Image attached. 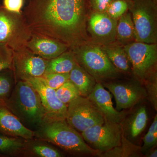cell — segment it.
I'll list each match as a JSON object with an SVG mask.
<instances>
[{"label":"cell","mask_w":157,"mask_h":157,"mask_svg":"<svg viewBox=\"0 0 157 157\" xmlns=\"http://www.w3.org/2000/svg\"><path fill=\"white\" fill-rule=\"evenodd\" d=\"M22 14L32 34L56 39L70 49L90 42L87 0H29Z\"/></svg>","instance_id":"obj_1"},{"label":"cell","mask_w":157,"mask_h":157,"mask_svg":"<svg viewBox=\"0 0 157 157\" xmlns=\"http://www.w3.org/2000/svg\"><path fill=\"white\" fill-rule=\"evenodd\" d=\"M4 104L24 126L33 132L45 120V109L39 94L27 81L16 82Z\"/></svg>","instance_id":"obj_2"},{"label":"cell","mask_w":157,"mask_h":157,"mask_svg":"<svg viewBox=\"0 0 157 157\" xmlns=\"http://www.w3.org/2000/svg\"><path fill=\"white\" fill-rule=\"evenodd\" d=\"M34 133L35 138L54 144L70 153L99 156L102 153L90 147L81 134L71 127L66 119L45 120Z\"/></svg>","instance_id":"obj_3"},{"label":"cell","mask_w":157,"mask_h":157,"mask_svg":"<svg viewBox=\"0 0 157 157\" xmlns=\"http://www.w3.org/2000/svg\"><path fill=\"white\" fill-rule=\"evenodd\" d=\"M70 49L77 63L97 82H107L119 76L120 71L109 60L101 45L89 42Z\"/></svg>","instance_id":"obj_4"},{"label":"cell","mask_w":157,"mask_h":157,"mask_svg":"<svg viewBox=\"0 0 157 157\" xmlns=\"http://www.w3.org/2000/svg\"><path fill=\"white\" fill-rule=\"evenodd\" d=\"M157 5L152 0H129L128 11L135 26L136 42L157 43Z\"/></svg>","instance_id":"obj_5"},{"label":"cell","mask_w":157,"mask_h":157,"mask_svg":"<svg viewBox=\"0 0 157 157\" xmlns=\"http://www.w3.org/2000/svg\"><path fill=\"white\" fill-rule=\"evenodd\" d=\"M32 35L22 13L10 12L0 6V43L17 51L27 48Z\"/></svg>","instance_id":"obj_6"},{"label":"cell","mask_w":157,"mask_h":157,"mask_svg":"<svg viewBox=\"0 0 157 157\" xmlns=\"http://www.w3.org/2000/svg\"><path fill=\"white\" fill-rule=\"evenodd\" d=\"M66 120L80 133L90 127L102 124L105 121L92 101L87 97L81 96L68 104Z\"/></svg>","instance_id":"obj_7"},{"label":"cell","mask_w":157,"mask_h":157,"mask_svg":"<svg viewBox=\"0 0 157 157\" xmlns=\"http://www.w3.org/2000/svg\"><path fill=\"white\" fill-rule=\"evenodd\" d=\"M138 80L144 81L155 71L157 63V43L135 42L123 46Z\"/></svg>","instance_id":"obj_8"},{"label":"cell","mask_w":157,"mask_h":157,"mask_svg":"<svg viewBox=\"0 0 157 157\" xmlns=\"http://www.w3.org/2000/svg\"><path fill=\"white\" fill-rule=\"evenodd\" d=\"M121 124L105 121L102 124L88 128L81 134L90 147L102 153L121 145L124 132Z\"/></svg>","instance_id":"obj_9"},{"label":"cell","mask_w":157,"mask_h":157,"mask_svg":"<svg viewBox=\"0 0 157 157\" xmlns=\"http://www.w3.org/2000/svg\"><path fill=\"white\" fill-rule=\"evenodd\" d=\"M48 61L27 48L14 52L12 71L16 82L42 77L45 73Z\"/></svg>","instance_id":"obj_10"},{"label":"cell","mask_w":157,"mask_h":157,"mask_svg":"<svg viewBox=\"0 0 157 157\" xmlns=\"http://www.w3.org/2000/svg\"><path fill=\"white\" fill-rule=\"evenodd\" d=\"M102 84L114 96L117 111L131 108L147 97L145 89L138 81L107 82Z\"/></svg>","instance_id":"obj_11"},{"label":"cell","mask_w":157,"mask_h":157,"mask_svg":"<svg viewBox=\"0 0 157 157\" xmlns=\"http://www.w3.org/2000/svg\"><path fill=\"white\" fill-rule=\"evenodd\" d=\"M117 21L105 12L93 11L88 17L87 23V31L91 36V42L101 46L114 43Z\"/></svg>","instance_id":"obj_12"},{"label":"cell","mask_w":157,"mask_h":157,"mask_svg":"<svg viewBox=\"0 0 157 157\" xmlns=\"http://www.w3.org/2000/svg\"><path fill=\"white\" fill-rule=\"evenodd\" d=\"M37 91L45 109V120L54 121L66 119L67 106L57 97L56 90L49 87L42 77L27 80Z\"/></svg>","instance_id":"obj_13"},{"label":"cell","mask_w":157,"mask_h":157,"mask_svg":"<svg viewBox=\"0 0 157 157\" xmlns=\"http://www.w3.org/2000/svg\"><path fill=\"white\" fill-rule=\"evenodd\" d=\"M92 101L103 115L105 121L114 123H122L126 116L124 111H117L113 107L112 96L102 83L97 82L87 97Z\"/></svg>","instance_id":"obj_14"},{"label":"cell","mask_w":157,"mask_h":157,"mask_svg":"<svg viewBox=\"0 0 157 157\" xmlns=\"http://www.w3.org/2000/svg\"><path fill=\"white\" fill-rule=\"evenodd\" d=\"M27 48L42 58L49 60L70 49L67 44L53 38L32 34Z\"/></svg>","instance_id":"obj_15"},{"label":"cell","mask_w":157,"mask_h":157,"mask_svg":"<svg viewBox=\"0 0 157 157\" xmlns=\"http://www.w3.org/2000/svg\"><path fill=\"white\" fill-rule=\"evenodd\" d=\"M0 134L26 140L34 138L33 131L24 126L4 103H0Z\"/></svg>","instance_id":"obj_16"},{"label":"cell","mask_w":157,"mask_h":157,"mask_svg":"<svg viewBox=\"0 0 157 157\" xmlns=\"http://www.w3.org/2000/svg\"><path fill=\"white\" fill-rule=\"evenodd\" d=\"M21 156L61 157V152L45 140L35 138L25 141Z\"/></svg>","instance_id":"obj_17"},{"label":"cell","mask_w":157,"mask_h":157,"mask_svg":"<svg viewBox=\"0 0 157 157\" xmlns=\"http://www.w3.org/2000/svg\"><path fill=\"white\" fill-rule=\"evenodd\" d=\"M69 80L78 89L80 96L84 97H88L97 83L95 78L77 63L70 71Z\"/></svg>","instance_id":"obj_18"},{"label":"cell","mask_w":157,"mask_h":157,"mask_svg":"<svg viewBox=\"0 0 157 157\" xmlns=\"http://www.w3.org/2000/svg\"><path fill=\"white\" fill-rule=\"evenodd\" d=\"M106 55L119 71L128 72L132 65L124 47L115 43L101 46Z\"/></svg>","instance_id":"obj_19"},{"label":"cell","mask_w":157,"mask_h":157,"mask_svg":"<svg viewBox=\"0 0 157 157\" xmlns=\"http://www.w3.org/2000/svg\"><path fill=\"white\" fill-rule=\"evenodd\" d=\"M135 31L132 16L128 11L117 21L116 29V40L121 45H124L135 42Z\"/></svg>","instance_id":"obj_20"},{"label":"cell","mask_w":157,"mask_h":157,"mask_svg":"<svg viewBox=\"0 0 157 157\" xmlns=\"http://www.w3.org/2000/svg\"><path fill=\"white\" fill-rule=\"evenodd\" d=\"M76 63L73 52L69 49L58 56L48 60L44 74L70 73Z\"/></svg>","instance_id":"obj_21"},{"label":"cell","mask_w":157,"mask_h":157,"mask_svg":"<svg viewBox=\"0 0 157 157\" xmlns=\"http://www.w3.org/2000/svg\"><path fill=\"white\" fill-rule=\"evenodd\" d=\"M148 120L146 107H140L132 114L128 120L127 132L129 137L135 138L143 132Z\"/></svg>","instance_id":"obj_22"},{"label":"cell","mask_w":157,"mask_h":157,"mask_svg":"<svg viewBox=\"0 0 157 157\" xmlns=\"http://www.w3.org/2000/svg\"><path fill=\"white\" fill-rule=\"evenodd\" d=\"M26 140L0 134V155L6 156H21Z\"/></svg>","instance_id":"obj_23"},{"label":"cell","mask_w":157,"mask_h":157,"mask_svg":"<svg viewBox=\"0 0 157 157\" xmlns=\"http://www.w3.org/2000/svg\"><path fill=\"white\" fill-rule=\"evenodd\" d=\"M141 152L140 147L136 146L129 141L123 134L121 143L108 151L102 153L99 156L106 157H138Z\"/></svg>","instance_id":"obj_24"},{"label":"cell","mask_w":157,"mask_h":157,"mask_svg":"<svg viewBox=\"0 0 157 157\" xmlns=\"http://www.w3.org/2000/svg\"><path fill=\"white\" fill-rule=\"evenodd\" d=\"M16 81L11 70L0 72V103H4L11 96Z\"/></svg>","instance_id":"obj_25"},{"label":"cell","mask_w":157,"mask_h":157,"mask_svg":"<svg viewBox=\"0 0 157 157\" xmlns=\"http://www.w3.org/2000/svg\"><path fill=\"white\" fill-rule=\"evenodd\" d=\"M56 93L59 100L67 106L71 101L80 96L78 89L70 80L56 90Z\"/></svg>","instance_id":"obj_26"},{"label":"cell","mask_w":157,"mask_h":157,"mask_svg":"<svg viewBox=\"0 0 157 157\" xmlns=\"http://www.w3.org/2000/svg\"><path fill=\"white\" fill-rule=\"evenodd\" d=\"M144 81L145 82L147 97L154 107L157 110V76L155 71L152 73Z\"/></svg>","instance_id":"obj_27"},{"label":"cell","mask_w":157,"mask_h":157,"mask_svg":"<svg viewBox=\"0 0 157 157\" xmlns=\"http://www.w3.org/2000/svg\"><path fill=\"white\" fill-rule=\"evenodd\" d=\"M129 0H112L105 13L113 19L118 20L128 10Z\"/></svg>","instance_id":"obj_28"},{"label":"cell","mask_w":157,"mask_h":157,"mask_svg":"<svg viewBox=\"0 0 157 157\" xmlns=\"http://www.w3.org/2000/svg\"><path fill=\"white\" fill-rule=\"evenodd\" d=\"M143 145L141 148L142 154L156 145L157 143V116L155 117L150 127L148 132L143 138Z\"/></svg>","instance_id":"obj_29"},{"label":"cell","mask_w":157,"mask_h":157,"mask_svg":"<svg viewBox=\"0 0 157 157\" xmlns=\"http://www.w3.org/2000/svg\"><path fill=\"white\" fill-rule=\"evenodd\" d=\"M44 81L49 87L56 90L69 80L70 73H49L42 76Z\"/></svg>","instance_id":"obj_30"},{"label":"cell","mask_w":157,"mask_h":157,"mask_svg":"<svg viewBox=\"0 0 157 157\" xmlns=\"http://www.w3.org/2000/svg\"><path fill=\"white\" fill-rule=\"evenodd\" d=\"M13 53L14 52L8 46L0 43V72L12 70Z\"/></svg>","instance_id":"obj_31"},{"label":"cell","mask_w":157,"mask_h":157,"mask_svg":"<svg viewBox=\"0 0 157 157\" xmlns=\"http://www.w3.org/2000/svg\"><path fill=\"white\" fill-rule=\"evenodd\" d=\"M24 0H3L4 9L7 11L17 14H21V10Z\"/></svg>","instance_id":"obj_32"},{"label":"cell","mask_w":157,"mask_h":157,"mask_svg":"<svg viewBox=\"0 0 157 157\" xmlns=\"http://www.w3.org/2000/svg\"><path fill=\"white\" fill-rule=\"evenodd\" d=\"M112 0H90L93 11L105 12Z\"/></svg>","instance_id":"obj_33"},{"label":"cell","mask_w":157,"mask_h":157,"mask_svg":"<svg viewBox=\"0 0 157 157\" xmlns=\"http://www.w3.org/2000/svg\"><path fill=\"white\" fill-rule=\"evenodd\" d=\"M145 155L148 157H157V149L152 150L151 148L149 150L145 153Z\"/></svg>","instance_id":"obj_34"},{"label":"cell","mask_w":157,"mask_h":157,"mask_svg":"<svg viewBox=\"0 0 157 157\" xmlns=\"http://www.w3.org/2000/svg\"><path fill=\"white\" fill-rule=\"evenodd\" d=\"M29 1V0H24V2L25 3L26 5L28 3Z\"/></svg>","instance_id":"obj_35"},{"label":"cell","mask_w":157,"mask_h":157,"mask_svg":"<svg viewBox=\"0 0 157 157\" xmlns=\"http://www.w3.org/2000/svg\"><path fill=\"white\" fill-rule=\"evenodd\" d=\"M156 4H157V0H152Z\"/></svg>","instance_id":"obj_36"}]
</instances>
